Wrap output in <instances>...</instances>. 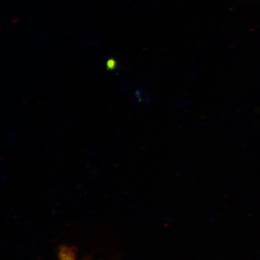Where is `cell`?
<instances>
[{
  "label": "cell",
  "instance_id": "6da1fadb",
  "mask_svg": "<svg viewBox=\"0 0 260 260\" xmlns=\"http://www.w3.org/2000/svg\"><path fill=\"white\" fill-rule=\"evenodd\" d=\"M59 260H76L75 254L71 249L68 248H63L59 251Z\"/></svg>",
  "mask_w": 260,
  "mask_h": 260
}]
</instances>
